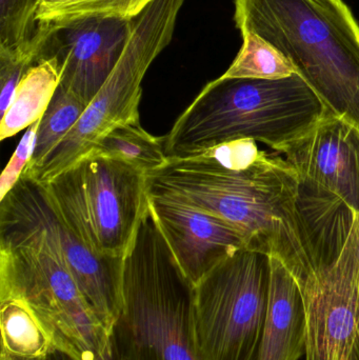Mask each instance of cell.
I'll use <instances>...</instances> for the list:
<instances>
[{"label": "cell", "mask_w": 359, "mask_h": 360, "mask_svg": "<svg viewBox=\"0 0 359 360\" xmlns=\"http://www.w3.org/2000/svg\"><path fill=\"white\" fill-rule=\"evenodd\" d=\"M124 304L112 329L122 360H204L196 338L195 285L181 270L149 205L124 258Z\"/></svg>", "instance_id": "obj_3"}, {"label": "cell", "mask_w": 359, "mask_h": 360, "mask_svg": "<svg viewBox=\"0 0 359 360\" xmlns=\"http://www.w3.org/2000/svg\"><path fill=\"white\" fill-rule=\"evenodd\" d=\"M0 359H44L55 349L41 323L19 300L0 298Z\"/></svg>", "instance_id": "obj_16"}, {"label": "cell", "mask_w": 359, "mask_h": 360, "mask_svg": "<svg viewBox=\"0 0 359 360\" xmlns=\"http://www.w3.org/2000/svg\"><path fill=\"white\" fill-rule=\"evenodd\" d=\"M50 32V25L38 22L33 38L16 50L0 49V118L12 103L17 86L38 61L40 49Z\"/></svg>", "instance_id": "obj_21"}, {"label": "cell", "mask_w": 359, "mask_h": 360, "mask_svg": "<svg viewBox=\"0 0 359 360\" xmlns=\"http://www.w3.org/2000/svg\"><path fill=\"white\" fill-rule=\"evenodd\" d=\"M234 20L275 46L331 113L359 128V23L343 0H235Z\"/></svg>", "instance_id": "obj_4"}, {"label": "cell", "mask_w": 359, "mask_h": 360, "mask_svg": "<svg viewBox=\"0 0 359 360\" xmlns=\"http://www.w3.org/2000/svg\"><path fill=\"white\" fill-rule=\"evenodd\" d=\"M44 360H77L70 356L67 353L63 352V351L57 350V349H53L48 355H46ZM107 360H122L118 356L117 353L114 351L113 347H112V354Z\"/></svg>", "instance_id": "obj_24"}, {"label": "cell", "mask_w": 359, "mask_h": 360, "mask_svg": "<svg viewBox=\"0 0 359 360\" xmlns=\"http://www.w3.org/2000/svg\"><path fill=\"white\" fill-rule=\"evenodd\" d=\"M42 0H0V49L16 50L33 38Z\"/></svg>", "instance_id": "obj_22"}, {"label": "cell", "mask_w": 359, "mask_h": 360, "mask_svg": "<svg viewBox=\"0 0 359 360\" xmlns=\"http://www.w3.org/2000/svg\"><path fill=\"white\" fill-rule=\"evenodd\" d=\"M0 298L25 304L54 348L77 360H107L112 333L89 306L48 233L0 207Z\"/></svg>", "instance_id": "obj_5"}, {"label": "cell", "mask_w": 359, "mask_h": 360, "mask_svg": "<svg viewBox=\"0 0 359 360\" xmlns=\"http://www.w3.org/2000/svg\"><path fill=\"white\" fill-rule=\"evenodd\" d=\"M242 49L223 77L280 79L296 74L293 63L275 46L251 32L242 33Z\"/></svg>", "instance_id": "obj_20"}, {"label": "cell", "mask_w": 359, "mask_h": 360, "mask_svg": "<svg viewBox=\"0 0 359 360\" xmlns=\"http://www.w3.org/2000/svg\"><path fill=\"white\" fill-rule=\"evenodd\" d=\"M307 321L299 285L271 257L269 304L256 360H299L306 355Z\"/></svg>", "instance_id": "obj_14"}, {"label": "cell", "mask_w": 359, "mask_h": 360, "mask_svg": "<svg viewBox=\"0 0 359 360\" xmlns=\"http://www.w3.org/2000/svg\"><path fill=\"white\" fill-rule=\"evenodd\" d=\"M299 74L280 79L221 77L209 82L164 137L168 158L253 139L282 153L329 113ZM331 113V112H330Z\"/></svg>", "instance_id": "obj_2"}, {"label": "cell", "mask_w": 359, "mask_h": 360, "mask_svg": "<svg viewBox=\"0 0 359 360\" xmlns=\"http://www.w3.org/2000/svg\"><path fill=\"white\" fill-rule=\"evenodd\" d=\"M86 108L88 105L76 95L58 86L48 110L40 120L32 158L25 170L37 166L48 156L79 122Z\"/></svg>", "instance_id": "obj_19"}, {"label": "cell", "mask_w": 359, "mask_h": 360, "mask_svg": "<svg viewBox=\"0 0 359 360\" xmlns=\"http://www.w3.org/2000/svg\"><path fill=\"white\" fill-rule=\"evenodd\" d=\"M153 0H42L37 22L59 25L86 18L133 20Z\"/></svg>", "instance_id": "obj_18"}, {"label": "cell", "mask_w": 359, "mask_h": 360, "mask_svg": "<svg viewBox=\"0 0 359 360\" xmlns=\"http://www.w3.org/2000/svg\"><path fill=\"white\" fill-rule=\"evenodd\" d=\"M145 184L148 194L170 195L223 218L244 235L247 248L278 258L297 283L339 257L358 216L253 139L168 158Z\"/></svg>", "instance_id": "obj_1"}, {"label": "cell", "mask_w": 359, "mask_h": 360, "mask_svg": "<svg viewBox=\"0 0 359 360\" xmlns=\"http://www.w3.org/2000/svg\"><path fill=\"white\" fill-rule=\"evenodd\" d=\"M282 154L301 179L359 215V128L329 112Z\"/></svg>", "instance_id": "obj_13"}, {"label": "cell", "mask_w": 359, "mask_h": 360, "mask_svg": "<svg viewBox=\"0 0 359 360\" xmlns=\"http://www.w3.org/2000/svg\"><path fill=\"white\" fill-rule=\"evenodd\" d=\"M91 152L124 160L145 175L168 162L164 137L150 134L141 127V120L114 127L97 141Z\"/></svg>", "instance_id": "obj_17"}, {"label": "cell", "mask_w": 359, "mask_h": 360, "mask_svg": "<svg viewBox=\"0 0 359 360\" xmlns=\"http://www.w3.org/2000/svg\"><path fill=\"white\" fill-rule=\"evenodd\" d=\"M348 360H359V329Z\"/></svg>", "instance_id": "obj_25"}, {"label": "cell", "mask_w": 359, "mask_h": 360, "mask_svg": "<svg viewBox=\"0 0 359 360\" xmlns=\"http://www.w3.org/2000/svg\"><path fill=\"white\" fill-rule=\"evenodd\" d=\"M271 257L242 248L195 285L196 338L204 360H256L269 304Z\"/></svg>", "instance_id": "obj_8"}, {"label": "cell", "mask_w": 359, "mask_h": 360, "mask_svg": "<svg viewBox=\"0 0 359 360\" xmlns=\"http://www.w3.org/2000/svg\"><path fill=\"white\" fill-rule=\"evenodd\" d=\"M132 21L86 18L50 25L37 63L55 59L60 72L59 86L89 105L117 65Z\"/></svg>", "instance_id": "obj_11"}, {"label": "cell", "mask_w": 359, "mask_h": 360, "mask_svg": "<svg viewBox=\"0 0 359 360\" xmlns=\"http://www.w3.org/2000/svg\"><path fill=\"white\" fill-rule=\"evenodd\" d=\"M150 207L181 270L197 285L223 260L247 248L244 235L223 218L167 194H148Z\"/></svg>", "instance_id": "obj_12"}, {"label": "cell", "mask_w": 359, "mask_h": 360, "mask_svg": "<svg viewBox=\"0 0 359 360\" xmlns=\"http://www.w3.org/2000/svg\"><path fill=\"white\" fill-rule=\"evenodd\" d=\"M0 360H19V359H0ZM34 360H44V359H34Z\"/></svg>", "instance_id": "obj_26"}, {"label": "cell", "mask_w": 359, "mask_h": 360, "mask_svg": "<svg viewBox=\"0 0 359 360\" xmlns=\"http://www.w3.org/2000/svg\"><path fill=\"white\" fill-rule=\"evenodd\" d=\"M0 201V207L48 233L60 249L84 300L112 333L124 304V257L101 256L89 249L59 213L44 184L36 180L22 175Z\"/></svg>", "instance_id": "obj_9"}, {"label": "cell", "mask_w": 359, "mask_h": 360, "mask_svg": "<svg viewBox=\"0 0 359 360\" xmlns=\"http://www.w3.org/2000/svg\"><path fill=\"white\" fill-rule=\"evenodd\" d=\"M306 360H348L359 329V215L337 259L299 285Z\"/></svg>", "instance_id": "obj_10"}, {"label": "cell", "mask_w": 359, "mask_h": 360, "mask_svg": "<svg viewBox=\"0 0 359 360\" xmlns=\"http://www.w3.org/2000/svg\"><path fill=\"white\" fill-rule=\"evenodd\" d=\"M44 186L89 249L124 257L148 205L145 173L124 160L90 152Z\"/></svg>", "instance_id": "obj_7"}, {"label": "cell", "mask_w": 359, "mask_h": 360, "mask_svg": "<svg viewBox=\"0 0 359 360\" xmlns=\"http://www.w3.org/2000/svg\"><path fill=\"white\" fill-rule=\"evenodd\" d=\"M185 0H153L133 19L124 52L109 78L91 101L71 132L40 164L23 176L46 184L92 151L114 127L139 120L143 77L152 63L169 46L177 15Z\"/></svg>", "instance_id": "obj_6"}, {"label": "cell", "mask_w": 359, "mask_h": 360, "mask_svg": "<svg viewBox=\"0 0 359 360\" xmlns=\"http://www.w3.org/2000/svg\"><path fill=\"white\" fill-rule=\"evenodd\" d=\"M59 84L60 72L55 59L33 65L17 86L10 107L0 118V139H10L38 122L48 110Z\"/></svg>", "instance_id": "obj_15"}, {"label": "cell", "mask_w": 359, "mask_h": 360, "mask_svg": "<svg viewBox=\"0 0 359 360\" xmlns=\"http://www.w3.org/2000/svg\"><path fill=\"white\" fill-rule=\"evenodd\" d=\"M41 120V118H40ZM40 120L27 129L20 143L17 146L12 158L0 177V199L4 198L13 186L18 182L32 158L36 133L39 128Z\"/></svg>", "instance_id": "obj_23"}]
</instances>
